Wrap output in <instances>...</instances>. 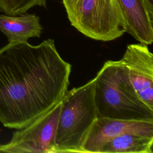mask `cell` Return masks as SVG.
<instances>
[{
	"label": "cell",
	"mask_w": 153,
	"mask_h": 153,
	"mask_svg": "<svg viewBox=\"0 0 153 153\" xmlns=\"http://www.w3.org/2000/svg\"><path fill=\"white\" fill-rule=\"evenodd\" d=\"M71 65L54 40L37 45L8 43L0 49V122L21 129L59 103L69 85Z\"/></svg>",
	"instance_id": "cell-1"
},
{
	"label": "cell",
	"mask_w": 153,
	"mask_h": 153,
	"mask_svg": "<svg viewBox=\"0 0 153 153\" xmlns=\"http://www.w3.org/2000/svg\"><path fill=\"white\" fill-rule=\"evenodd\" d=\"M94 79V101L98 117L153 120V109L137 95L120 60L106 61Z\"/></svg>",
	"instance_id": "cell-2"
},
{
	"label": "cell",
	"mask_w": 153,
	"mask_h": 153,
	"mask_svg": "<svg viewBox=\"0 0 153 153\" xmlns=\"http://www.w3.org/2000/svg\"><path fill=\"white\" fill-rule=\"evenodd\" d=\"M94 78L68 91L61 100L54 153L82 152L84 140L98 118L94 101Z\"/></svg>",
	"instance_id": "cell-3"
},
{
	"label": "cell",
	"mask_w": 153,
	"mask_h": 153,
	"mask_svg": "<svg viewBox=\"0 0 153 153\" xmlns=\"http://www.w3.org/2000/svg\"><path fill=\"white\" fill-rule=\"evenodd\" d=\"M71 25L98 41L114 40L126 32L117 0H62Z\"/></svg>",
	"instance_id": "cell-4"
},
{
	"label": "cell",
	"mask_w": 153,
	"mask_h": 153,
	"mask_svg": "<svg viewBox=\"0 0 153 153\" xmlns=\"http://www.w3.org/2000/svg\"><path fill=\"white\" fill-rule=\"evenodd\" d=\"M60 108L61 101L27 126L14 132L9 142L0 145V152L54 153Z\"/></svg>",
	"instance_id": "cell-5"
},
{
	"label": "cell",
	"mask_w": 153,
	"mask_h": 153,
	"mask_svg": "<svg viewBox=\"0 0 153 153\" xmlns=\"http://www.w3.org/2000/svg\"><path fill=\"white\" fill-rule=\"evenodd\" d=\"M120 61L137 95L153 109V54L148 45H127Z\"/></svg>",
	"instance_id": "cell-6"
},
{
	"label": "cell",
	"mask_w": 153,
	"mask_h": 153,
	"mask_svg": "<svg viewBox=\"0 0 153 153\" xmlns=\"http://www.w3.org/2000/svg\"><path fill=\"white\" fill-rule=\"evenodd\" d=\"M127 133L153 136V120H123L98 117L84 140L82 152L100 153L106 143Z\"/></svg>",
	"instance_id": "cell-7"
},
{
	"label": "cell",
	"mask_w": 153,
	"mask_h": 153,
	"mask_svg": "<svg viewBox=\"0 0 153 153\" xmlns=\"http://www.w3.org/2000/svg\"><path fill=\"white\" fill-rule=\"evenodd\" d=\"M123 14L126 32L139 43L146 45L153 42V10L145 0H117Z\"/></svg>",
	"instance_id": "cell-8"
},
{
	"label": "cell",
	"mask_w": 153,
	"mask_h": 153,
	"mask_svg": "<svg viewBox=\"0 0 153 153\" xmlns=\"http://www.w3.org/2000/svg\"><path fill=\"white\" fill-rule=\"evenodd\" d=\"M0 30L9 43L27 42L30 38H39L42 32L39 17L35 14L16 16L0 14Z\"/></svg>",
	"instance_id": "cell-9"
},
{
	"label": "cell",
	"mask_w": 153,
	"mask_h": 153,
	"mask_svg": "<svg viewBox=\"0 0 153 153\" xmlns=\"http://www.w3.org/2000/svg\"><path fill=\"white\" fill-rule=\"evenodd\" d=\"M153 136L127 133L106 143L100 153H152Z\"/></svg>",
	"instance_id": "cell-10"
},
{
	"label": "cell",
	"mask_w": 153,
	"mask_h": 153,
	"mask_svg": "<svg viewBox=\"0 0 153 153\" xmlns=\"http://www.w3.org/2000/svg\"><path fill=\"white\" fill-rule=\"evenodd\" d=\"M35 6L46 8L47 0H0V10L10 16L26 13Z\"/></svg>",
	"instance_id": "cell-11"
},
{
	"label": "cell",
	"mask_w": 153,
	"mask_h": 153,
	"mask_svg": "<svg viewBox=\"0 0 153 153\" xmlns=\"http://www.w3.org/2000/svg\"><path fill=\"white\" fill-rule=\"evenodd\" d=\"M145 1L148 7L151 10H153V0H145Z\"/></svg>",
	"instance_id": "cell-12"
}]
</instances>
